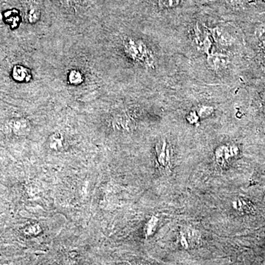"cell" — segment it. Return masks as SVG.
<instances>
[{"instance_id": "cell-19", "label": "cell", "mask_w": 265, "mask_h": 265, "mask_svg": "<svg viewBox=\"0 0 265 265\" xmlns=\"http://www.w3.org/2000/svg\"><path fill=\"white\" fill-rule=\"evenodd\" d=\"M60 2L64 5L65 7H71L73 3L74 0H60Z\"/></svg>"}, {"instance_id": "cell-6", "label": "cell", "mask_w": 265, "mask_h": 265, "mask_svg": "<svg viewBox=\"0 0 265 265\" xmlns=\"http://www.w3.org/2000/svg\"><path fill=\"white\" fill-rule=\"evenodd\" d=\"M207 56V63L212 70H224L229 63V58L223 53H210Z\"/></svg>"}, {"instance_id": "cell-4", "label": "cell", "mask_w": 265, "mask_h": 265, "mask_svg": "<svg viewBox=\"0 0 265 265\" xmlns=\"http://www.w3.org/2000/svg\"><path fill=\"white\" fill-rule=\"evenodd\" d=\"M194 41H195V45L201 51L206 53L207 55L211 53L214 40L208 30L206 31L205 29H203L197 26L195 29H194Z\"/></svg>"}, {"instance_id": "cell-14", "label": "cell", "mask_w": 265, "mask_h": 265, "mask_svg": "<svg viewBox=\"0 0 265 265\" xmlns=\"http://www.w3.org/2000/svg\"><path fill=\"white\" fill-rule=\"evenodd\" d=\"M196 112L199 118H206L214 112V108L210 105H202L198 108Z\"/></svg>"}, {"instance_id": "cell-11", "label": "cell", "mask_w": 265, "mask_h": 265, "mask_svg": "<svg viewBox=\"0 0 265 265\" xmlns=\"http://www.w3.org/2000/svg\"><path fill=\"white\" fill-rule=\"evenodd\" d=\"M14 131L19 135H27L30 134V124L26 120H20L15 122Z\"/></svg>"}, {"instance_id": "cell-15", "label": "cell", "mask_w": 265, "mask_h": 265, "mask_svg": "<svg viewBox=\"0 0 265 265\" xmlns=\"http://www.w3.org/2000/svg\"><path fill=\"white\" fill-rule=\"evenodd\" d=\"M82 81H83L82 75L79 71L72 70L69 74V81L70 83L74 84V85H78V84L81 83Z\"/></svg>"}, {"instance_id": "cell-1", "label": "cell", "mask_w": 265, "mask_h": 265, "mask_svg": "<svg viewBox=\"0 0 265 265\" xmlns=\"http://www.w3.org/2000/svg\"><path fill=\"white\" fill-rule=\"evenodd\" d=\"M124 52L132 60L148 68H154L156 59L153 52L145 43L138 39H125L123 42Z\"/></svg>"}, {"instance_id": "cell-12", "label": "cell", "mask_w": 265, "mask_h": 265, "mask_svg": "<svg viewBox=\"0 0 265 265\" xmlns=\"http://www.w3.org/2000/svg\"><path fill=\"white\" fill-rule=\"evenodd\" d=\"M158 223H159V218L156 216H153L146 224L145 228H144V232L147 237H150L153 235V233L156 231Z\"/></svg>"}, {"instance_id": "cell-21", "label": "cell", "mask_w": 265, "mask_h": 265, "mask_svg": "<svg viewBox=\"0 0 265 265\" xmlns=\"http://www.w3.org/2000/svg\"></svg>"}, {"instance_id": "cell-7", "label": "cell", "mask_w": 265, "mask_h": 265, "mask_svg": "<svg viewBox=\"0 0 265 265\" xmlns=\"http://www.w3.org/2000/svg\"><path fill=\"white\" fill-rule=\"evenodd\" d=\"M208 30L211 33L214 41L217 42L220 45L228 47L232 44V37L222 27H217Z\"/></svg>"}, {"instance_id": "cell-9", "label": "cell", "mask_w": 265, "mask_h": 265, "mask_svg": "<svg viewBox=\"0 0 265 265\" xmlns=\"http://www.w3.org/2000/svg\"><path fill=\"white\" fill-rule=\"evenodd\" d=\"M13 77L19 82H28L31 79V73L30 69L24 66H17L13 71Z\"/></svg>"}, {"instance_id": "cell-16", "label": "cell", "mask_w": 265, "mask_h": 265, "mask_svg": "<svg viewBox=\"0 0 265 265\" xmlns=\"http://www.w3.org/2000/svg\"><path fill=\"white\" fill-rule=\"evenodd\" d=\"M180 0H160V3L164 8H172L179 5Z\"/></svg>"}, {"instance_id": "cell-18", "label": "cell", "mask_w": 265, "mask_h": 265, "mask_svg": "<svg viewBox=\"0 0 265 265\" xmlns=\"http://www.w3.org/2000/svg\"><path fill=\"white\" fill-rule=\"evenodd\" d=\"M39 12L38 10H36V8H32L31 10H30V17H29V19H30V21H36V20H39Z\"/></svg>"}, {"instance_id": "cell-8", "label": "cell", "mask_w": 265, "mask_h": 265, "mask_svg": "<svg viewBox=\"0 0 265 265\" xmlns=\"http://www.w3.org/2000/svg\"><path fill=\"white\" fill-rule=\"evenodd\" d=\"M47 146L52 151L60 152L64 151L66 148V141L64 136L60 132H56L50 136L47 140Z\"/></svg>"}, {"instance_id": "cell-10", "label": "cell", "mask_w": 265, "mask_h": 265, "mask_svg": "<svg viewBox=\"0 0 265 265\" xmlns=\"http://www.w3.org/2000/svg\"><path fill=\"white\" fill-rule=\"evenodd\" d=\"M231 205L235 211L240 213L248 212L251 208L248 201L243 198H235L231 203Z\"/></svg>"}, {"instance_id": "cell-5", "label": "cell", "mask_w": 265, "mask_h": 265, "mask_svg": "<svg viewBox=\"0 0 265 265\" xmlns=\"http://www.w3.org/2000/svg\"><path fill=\"white\" fill-rule=\"evenodd\" d=\"M156 153L159 164L163 169L170 168L172 165V149L166 139H162L158 142Z\"/></svg>"}, {"instance_id": "cell-2", "label": "cell", "mask_w": 265, "mask_h": 265, "mask_svg": "<svg viewBox=\"0 0 265 265\" xmlns=\"http://www.w3.org/2000/svg\"><path fill=\"white\" fill-rule=\"evenodd\" d=\"M179 241L183 249H193L201 245L202 235L200 231L193 227L183 226L179 231Z\"/></svg>"}, {"instance_id": "cell-13", "label": "cell", "mask_w": 265, "mask_h": 265, "mask_svg": "<svg viewBox=\"0 0 265 265\" xmlns=\"http://www.w3.org/2000/svg\"><path fill=\"white\" fill-rule=\"evenodd\" d=\"M42 228L39 224H32V225H27L24 228V233L26 235L29 237H34V236L39 235L41 232Z\"/></svg>"}, {"instance_id": "cell-17", "label": "cell", "mask_w": 265, "mask_h": 265, "mask_svg": "<svg viewBox=\"0 0 265 265\" xmlns=\"http://www.w3.org/2000/svg\"><path fill=\"white\" fill-rule=\"evenodd\" d=\"M199 117H198V114L196 111H192L189 113V115L187 116V120L190 124H196L199 121Z\"/></svg>"}, {"instance_id": "cell-20", "label": "cell", "mask_w": 265, "mask_h": 265, "mask_svg": "<svg viewBox=\"0 0 265 265\" xmlns=\"http://www.w3.org/2000/svg\"><path fill=\"white\" fill-rule=\"evenodd\" d=\"M131 265H151V264L148 263V262H134V263L131 264Z\"/></svg>"}, {"instance_id": "cell-3", "label": "cell", "mask_w": 265, "mask_h": 265, "mask_svg": "<svg viewBox=\"0 0 265 265\" xmlns=\"http://www.w3.org/2000/svg\"><path fill=\"white\" fill-rule=\"evenodd\" d=\"M239 154V148L235 144L219 146L214 152L215 161L220 166L225 167Z\"/></svg>"}]
</instances>
